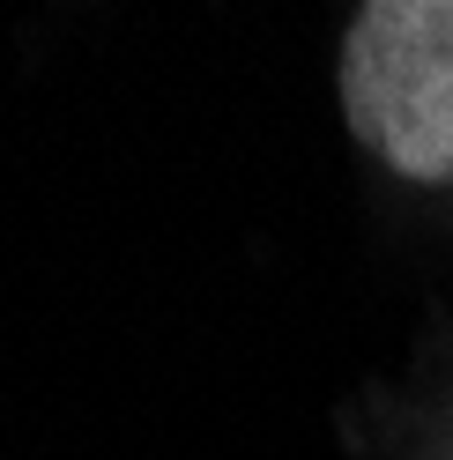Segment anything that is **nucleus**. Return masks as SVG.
<instances>
[{
	"label": "nucleus",
	"instance_id": "obj_1",
	"mask_svg": "<svg viewBox=\"0 0 453 460\" xmlns=\"http://www.w3.org/2000/svg\"><path fill=\"white\" fill-rule=\"evenodd\" d=\"M342 111L402 179L453 186V0H357Z\"/></svg>",
	"mask_w": 453,
	"mask_h": 460
}]
</instances>
